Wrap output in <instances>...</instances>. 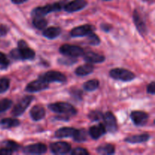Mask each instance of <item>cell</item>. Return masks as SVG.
<instances>
[{"instance_id":"74e56055","label":"cell","mask_w":155,"mask_h":155,"mask_svg":"<svg viewBox=\"0 0 155 155\" xmlns=\"http://www.w3.org/2000/svg\"><path fill=\"white\" fill-rule=\"evenodd\" d=\"M101 29L103 31L106 32V33H108L110 30H112V26L109 24H106V23H102V24L100 25Z\"/></svg>"},{"instance_id":"4fadbf2b","label":"cell","mask_w":155,"mask_h":155,"mask_svg":"<svg viewBox=\"0 0 155 155\" xmlns=\"http://www.w3.org/2000/svg\"><path fill=\"white\" fill-rule=\"evenodd\" d=\"M133 124L137 127H143L147 124L148 120V114L141 110H135L130 114Z\"/></svg>"},{"instance_id":"4316f807","label":"cell","mask_w":155,"mask_h":155,"mask_svg":"<svg viewBox=\"0 0 155 155\" xmlns=\"http://www.w3.org/2000/svg\"><path fill=\"white\" fill-rule=\"evenodd\" d=\"M83 87L86 91H88V92H93V91L96 90L99 87V81L98 80H95V79L90 80L89 81H86L83 84Z\"/></svg>"},{"instance_id":"30bf717a","label":"cell","mask_w":155,"mask_h":155,"mask_svg":"<svg viewBox=\"0 0 155 155\" xmlns=\"http://www.w3.org/2000/svg\"><path fill=\"white\" fill-rule=\"evenodd\" d=\"M48 84L49 83H47L46 81H45V80L39 77L38 80H36L28 83L26 86L25 91L28 92H39V91L45 90V89L48 88Z\"/></svg>"},{"instance_id":"ffe728a7","label":"cell","mask_w":155,"mask_h":155,"mask_svg":"<svg viewBox=\"0 0 155 155\" xmlns=\"http://www.w3.org/2000/svg\"><path fill=\"white\" fill-rule=\"evenodd\" d=\"M76 129L72 127H62L58 129L54 133V136L58 139H64V138L73 137Z\"/></svg>"},{"instance_id":"3957f363","label":"cell","mask_w":155,"mask_h":155,"mask_svg":"<svg viewBox=\"0 0 155 155\" xmlns=\"http://www.w3.org/2000/svg\"><path fill=\"white\" fill-rule=\"evenodd\" d=\"M64 6L61 2H55L54 4H48L44 6H39L32 11V16L33 17H44L45 15L54 12H58Z\"/></svg>"},{"instance_id":"ab89813d","label":"cell","mask_w":155,"mask_h":155,"mask_svg":"<svg viewBox=\"0 0 155 155\" xmlns=\"http://www.w3.org/2000/svg\"><path fill=\"white\" fill-rule=\"evenodd\" d=\"M77 92H78V90H76V91H74V92H72V95H74V97H75V98H81V96H82V92H79V94L77 93Z\"/></svg>"},{"instance_id":"277c9868","label":"cell","mask_w":155,"mask_h":155,"mask_svg":"<svg viewBox=\"0 0 155 155\" xmlns=\"http://www.w3.org/2000/svg\"><path fill=\"white\" fill-rule=\"evenodd\" d=\"M110 77L116 80L123 82H130L136 78V75L130 71L124 68H114L109 73Z\"/></svg>"},{"instance_id":"b9f144b4","label":"cell","mask_w":155,"mask_h":155,"mask_svg":"<svg viewBox=\"0 0 155 155\" xmlns=\"http://www.w3.org/2000/svg\"><path fill=\"white\" fill-rule=\"evenodd\" d=\"M103 1H111V0H103Z\"/></svg>"},{"instance_id":"d4e9b609","label":"cell","mask_w":155,"mask_h":155,"mask_svg":"<svg viewBox=\"0 0 155 155\" xmlns=\"http://www.w3.org/2000/svg\"><path fill=\"white\" fill-rule=\"evenodd\" d=\"M0 146H1L2 148H6L7 150H9V151H12V153L18 151V150L21 148V145H20L19 144H18L17 142L12 140L3 141V142H1V144H0Z\"/></svg>"},{"instance_id":"ba28073f","label":"cell","mask_w":155,"mask_h":155,"mask_svg":"<svg viewBox=\"0 0 155 155\" xmlns=\"http://www.w3.org/2000/svg\"><path fill=\"white\" fill-rule=\"evenodd\" d=\"M102 120H104V126L107 132L110 133H114L117 131V122L113 113L108 111L103 114Z\"/></svg>"},{"instance_id":"4dcf8cb0","label":"cell","mask_w":155,"mask_h":155,"mask_svg":"<svg viewBox=\"0 0 155 155\" xmlns=\"http://www.w3.org/2000/svg\"><path fill=\"white\" fill-rule=\"evenodd\" d=\"M9 64H10V61H9L7 56H6L4 53L0 51V69H7V68H8Z\"/></svg>"},{"instance_id":"7402d4cb","label":"cell","mask_w":155,"mask_h":155,"mask_svg":"<svg viewBox=\"0 0 155 155\" xmlns=\"http://www.w3.org/2000/svg\"><path fill=\"white\" fill-rule=\"evenodd\" d=\"M94 71V66L92 64L87 63L84 65L78 67L75 70V74L79 77H84V76L89 75L92 74Z\"/></svg>"},{"instance_id":"9c48e42d","label":"cell","mask_w":155,"mask_h":155,"mask_svg":"<svg viewBox=\"0 0 155 155\" xmlns=\"http://www.w3.org/2000/svg\"><path fill=\"white\" fill-rule=\"evenodd\" d=\"M95 30V27L91 24H84V25L74 27L70 33L71 37H83L86 36L89 33L94 32Z\"/></svg>"},{"instance_id":"7c38bea8","label":"cell","mask_w":155,"mask_h":155,"mask_svg":"<svg viewBox=\"0 0 155 155\" xmlns=\"http://www.w3.org/2000/svg\"><path fill=\"white\" fill-rule=\"evenodd\" d=\"M22 151L24 154H42L47 151V146L42 143L33 144L25 146Z\"/></svg>"},{"instance_id":"2e32d148","label":"cell","mask_w":155,"mask_h":155,"mask_svg":"<svg viewBox=\"0 0 155 155\" xmlns=\"http://www.w3.org/2000/svg\"><path fill=\"white\" fill-rule=\"evenodd\" d=\"M83 59L87 63L90 64H98L102 63L105 61V57L102 54L93 52V51H88L86 53H83Z\"/></svg>"},{"instance_id":"f35d334b","label":"cell","mask_w":155,"mask_h":155,"mask_svg":"<svg viewBox=\"0 0 155 155\" xmlns=\"http://www.w3.org/2000/svg\"><path fill=\"white\" fill-rule=\"evenodd\" d=\"M12 152L9 150H7L6 148H0V155H8L12 154Z\"/></svg>"},{"instance_id":"9a60e30c","label":"cell","mask_w":155,"mask_h":155,"mask_svg":"<svg viewBox=\"0 0 155 155\" xmlns=\"http://www.w3.org/2000/svg\"><path fill=\"white\" fill-rule=\"evenodd\" d=\"M133 21L139 33L142 36H146L148 33V28H147L145 21H143L142 16L137 10H135L133 12Z\"/></svg>"},{"instance_id":"8fae6325","label":"cell","mask_w":155,"mask_h":155,"mask_svg":"<svg viewBox=\"0 0 155 155\" xmlns=\"http://www.w3.org/2000/svg\"><path fill=\"white\" fill-rule=\"evenodd\" d=\"M51 151L54 154H65L71 151V145L66 142H58L50 145Z\"/></svg>"},{"instance_id":"836d02e7","label":"cell","mask_w":155,"mask_h":155,"mask_svg":"<svg viewBox=\"0 0 155 155\" xmlns=\"http://www.w3.org/2000/svg\"><path fill=\"white\" fill-rule=\"evenodd\" d=\"M10 86V80L8 78L0 79V93L6 92Z\"/></svg>"},{"instance_id":"cb8c5ba5","label":"cell","mask_w":155,"mask_h":155,"mask_svg":"<svg viewBox=\"0 0 155 155\" xmlns=\"http://www.w3.org/2000/svg\"><path fill=\"white\" fill-rule=\"evenodd\" d=\"M96 151L100 154H113L115 153V147L112 144H104L98 147Z\"/></svg>"},{"instance_id":"5b68a950","label":"cell","mask_w":155,"mask_h":155,"mask_svg":"<svg viewBox=\"0 0 155 155\" xmlns=\"http://www.w3.org/2000/svg\"><path fill=\"white\" fill-rule=\"evenodd\" d=\"M33 100V95H26V96L23 97L13 107V110L12 111V115L15 117H19L22 115L31 104Z\"/></svg>"},{"instance_id":"83f0119b","label":"cell","mask_w":155,"mask_h":155,"mask_svg":"<svg viewBox=\"0 0 155 155\" xmlns=\"http://www.w3.org/2000/svg\"><path fill=\"white\" fill-rule=\"evenodd\" d=\"M48 24L46 20L44 17H33V25L38 30H43Z\"/></svg>"},{"instance_id":"44dd1931","label":"cell","mask_w":155,"mask_h":155,"mask_svg":"<svg viewBox=\"0 0 155 155\" xmlns=\"http://www.w3.org/2000/svg\"><path fill=\"white\" fill-rule=\"evenodd\" d=\"M61 33V29L58 27H50L45 29L42 33L43 36L49 39H54L58 37Z\"/></svg>"},{"instance_id":"e0dca14e","label":"cell","mask_w":155,"mask_h":155,"mask_svg":"<svg viewBox=\"0 0 155 155\" xmlns=\"http://www.w3.org/2000/svg\"><path fill=\"white\" fill-rule=\"evenodd\" d=\"M107 133L104 124H98L90 127L89 130V135L92 139H98Z\"/></svg>"},{"instance_id":"7a4b0ae2","label":"cell","mask_w":155,"mask_h":155,"mask_svg":"<svg viewBox=\"0 0 155 155\" xmlns=\"http://www.w3.org/2000/svg\"><path fill=\"white\" fill-rule=\"evenodd\" d=\"M49 110L56 114L62 115L61 117H58L57 120H68L71 116L77 114V110L71 104L67 102H55L50 104L48 106Z\"/></svg>"},{"instance_id":"f1b7e54d","label":"cell","mask_w":155,"mask_h":155,"mask_svg":"<svg viewBox=\"0 0 155 155\" xmlns=\"http://www.w3.org/2000/svg\"><path fill=\"white\" fill-rule=\"evenodd\" d=\"M12 100L8 99V98H4L0 101V114L4 112L7 111L11 107H12Z\"/></svg>"},{"instance_id":"60d3db41","label":"cell","mask_w":155,"mask_h":155,"mask_svg":"<svg viewBox=\"0 0 155 155\" xmlns=\"http://www.w3.org/2000/svg\"><path fill=\"white\" fill-rule=\"evenodd\" d=\"M27 0H12V2L14 3V4H16V5H21V4H23L24 2H27Z\"/></svg>"},{"instance_id":"5bb4252c","label":"cell","mask_w":155,"mask_h":155,"mask_svg":"<svg viewBox=\"0 0 155 155\" xmlns=\"http://www.w3.org/2000/svg\"><path fill=\"white\" fill-rule=\"evenodd\" d=\"M87 5V2L85 0H74V1H71L65 4L63 8L65 12L72 13V12H79V11L85 8Z\"/></svg>"},{"instance_id":"1f68e13d","label":"cell","mask_w":155,"mask_h":155,"mask_svg":"<svg viewBox=\"0 0 155 155\" xmlns=\"http://www.w3.org/2000/svg\"><path fill=\"white\" fill-rule=\"evenodd\" d=\"M88 117L91 121H98L100 120H102L103 114L99 110H92L89 114Z\"/></svg>"},{"instance_id":"d590c367","label":"cell","mask_w":155,"mask_h":155,"mask_svg":"<svg viewBox=\"0 0 155 155\" xmlns=\"http://www.w3.org/2000/svg\"><path fill=\"white\" fill-rule=\"evenodd\" d=\"M9 27L5 24H0V36H4L8 33Z\"/></svg>"},{"instance_id":"f546056e","label":"cell","mask_w":155,"mask_h":155,"mask_svg":"<svg viewBox=\"0 0 155 155\" xmlns=\"http://www.w3.org/2000/svg\"><path fill=\"white\" fill-rule=\"evenodd\" d=\"M86 36H87L88 42H89L90 45H99L100 42H101V40H100L99 37H98V36H97L94 32H92V33H90Z\"/></svg>"},{"instance_id":"8992f818","label":"cell","mask_w":155,"mask_h":155,"mask_svg":"<svg viewBox=\"0 0 155 155\" xmlns=\"http://www.w3.org/2000/svg\"><path fill=\"white\" fill-rule=\"evenodd\" d=\"M61 54L64 56L71 58H77L83 56L84 50L78 45H71V44H64L61 45L59 48Z\"/></svg>"},{"instance_id":"484cf974","label":"cell","mask_w":155,"mask_h":155,"mask_svg":"<svg viewBox=\"0 0 155 155\" xmlns=\"http://www.w3.org/2000/svg\"><path fill=\"white\" fill-rule=\"evenodd\" d=\"M74 141L77 142H83L87 140V132L84 129L76 130L74 136H73Z\"/></svg>"},{"instance_id":"52a82bcc","label":"cell","mask_w":155,"mask_h":155,"mask_svg":"<svg viewBox=\"0 0 155 155\" xmlns=\"http://www.w3.org/2000/svg\"><path fill=\"white\" fill-rule=\"evenodd\" d=\"M39 77L48 83H54V82L63 83L67 81V77L64 74L55 71H48V72L45 73L42 75H41Z\"/></svg>"},{"instance_id":"e575fe53","label":"cell","mask_w":155,"mask_h":155,"mask_svg":"<svg viewBox=\"0 0 155 155\" xmlns=\"http://www.w3.org/2000/svg\"><path fill=\"white\" fill-rule=\"evenodd\" d=\"M71 154L73 155H88L89 154V151L85 148H81V147H77L74 149L71 150Z\"/></svg>"},{"instance_id":"6da1fadb","label":"cell","mask_w":155,"mask_h":155,"mask_svg":"<svg viewBox=\"0 0 155 155\" xmlns=\"http://www.w3.org/2000/svg\"><path fill=\"white\" fill-rule=\"evenodd\" d=\"M35 55V51L23 39L18 41V48H14L10 51L11 58L15 60H32L34 58Z\"/></svg>"},{"instance_id":"8d00e7d4","label":"cell","mask_w":155,"mask_h":155,"mask_svg":"<svg viewBox=\"0 0 155 155\" xmlns=\"http://www.w3.org/2000/svg\"><path fill=\"white\" fill-rule=\"evenodd\" d=\"M147 92L151 95H154L155 93V83L154 81L151 82L150 84L148 85L147 86Z\"/></svg>"},{"instance_id":"ac0fdd59","label":"cell","mask_w":155,"mask_h":155,"mask_svg":"<svg viewBox=\"0 0 155 155\" xmlns=\"http://www.w3.org/2000/svg\"><path fill=\"white\" fill-rule=\"evenodd\" d=\"M30 117L34 121H39L45 116V110L42 106L35 105L30 111Z\"/></svg>"},{"instance_id":"d6986e66","label":"cell","mask_w":155,"mask_h":155,"mask_svg":"<svg viewBox=\"0 0 155 155\" xmlns=\"http://www.w3.org/2000/svg\"><path fill=\"white\" fill-rule=\"evenodd\" d=\"M150 135L148 133H143L140 135H135V136H130L125 139V142L130 144H139L144 143V142H148L150 139Z\"/></svg>"},{"instance_id":"d6a6232c","label":"cell","mask_w":155,"mask_h":155,"mask_svg":"<svg viewBox=\"0 0 155 155\" xmlns=\"http://www.w3.org/2000/svg\"><path fill=\"white\" fill-rule=\"evenodd\" d=\"M77 62V59L76 58H63L58 60V63L62 65H73Z\"/></svg>"},{"instance_id":"603a6c76","label":"cell","mask_w":155,"mask_h":155,"mask_svg":"<svg viewBox=\"0 0 155 155\" xmlns=\"http://www.w3.org/2000/svg\"><path fill=\"white\" fill-rule=\"evenodd\" d=\"M20 125V121L18 119L13 118H5L0 120V127L2 129H11L17 127Z\"/></svg>"}]
</instances>
